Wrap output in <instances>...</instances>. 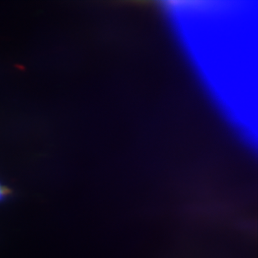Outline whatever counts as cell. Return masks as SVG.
I'll return each instance as SVG.
<instances>
[{
	"label": "cell",
	"instance_id": "cell-1",
	"mask_svg": "<svg viewBox=\"0 0 258 258\" xmlns=\"http://www.w3.org/2000/svg\"><path fill=\"white\" fill-rule=\"evenodd\" d=\"M10 190L0 183V202L3 201L9 196Z\"/></svg>",
	"mask_w": 258,
	"mask_h": 258
}]
</instances>
